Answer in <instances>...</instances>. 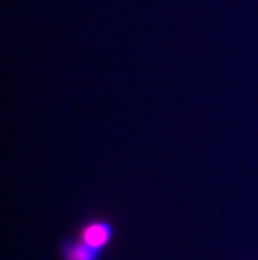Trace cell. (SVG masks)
<instances>
[{"label": "cell", "mask_w": 258, "mask_h": 260, "mask_svg": "<svg viewBox=\"0 0 258 260\" xmlns=\"http://www.w3.org/2000/svg\"><path fill=\"white\" fill-rule=\"evenodd\" d=\"M76 237L88 246L104 252L114 241V222L104 217L87 218L77 229Z\"/></svg>", "instance_id": "obj_1"}, {"label": "cell", "mask_w": 258, "mask_h": 260, "mask_svg": "<svg viewBox=\"0 0 258 260\" xmlns=\"http://www.w3.org/2000/svg\"><path fill=\"white\" fill-rule=\"evenodd\" d=\"M61 260H100L103 251L96 250L77 237H63L58 243Z\"/></svg>", "instance_id": "obj_2"}]
</instances>
